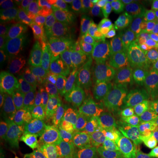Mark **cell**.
I'll list each match as a JSON object with an SVG mask.
<instances>
[{
	"mask_svg": "<svg viewBox=\"0 0 158 158\" xmlns=\"http://www.w3.org/2000/svg\"><path fill=\"white\" fill-rule=\"evenodd\" d=\"M114 158H135L133 154L131 153L127 152V151H124V150H117L116 152V155Z\"/></svg>",
	"mask_w": 158,
	"mask_h": 158,
	"instance_id": "cell-33",
	"label": "cell"
},
{
	"mask_svg": "<svg viewBox=\"0 0 158 158\" xmlns=\"http://www.w3.org/2000/svg\"><path fill=\"white\" fill-rule=\"evenodd\" d=\"M106 27L114 42L135 50L147 46L150 39V30L138 21L127 20L105 14Z\"/></svg>",
	"mask_w": 158,
	"mask_h": 158,
	"instance_id": "cell-7",
	"label": "cell"
},
{
	"mask_svg": "<svg viewBox=\"0 0 158 158\" xmlns=\"http://www.w3.org/2000/svg\"><path fill=\"white\" fill-rule=\"evenodd\" d=\"M105 14L132 21H137L138 19L135 8L127 0H113L112 5L105 11Z\"/></svg>",
	"mask_w": 158,
	"mask_h": 158,
	"instance_id": "cell-22",
	"label": "cell"
},
{
	"mask_svg": "<svg viewBox=\"0 0 158 158\" xmlns=\"http://www.w3.org/2000/svg\"><path fill=\"white\" fill-rule=\"evenodd\" d=\"M64 59L69 77L80 87L86 84L95 85V77L90 67L88 53L78 52L68 44L59 51Z\"/></svg>",
	"mask_w": 158,
	"mask_h": 158,
	"instance_id": "cell-10",
	"label": "cell"
},
{
	"mask_svg": "<svg viewBox=\"0 0 158 158\" xmlns=\"http://www.w3.org/2000/svg\"><path fill=\"white\" fill-rule=\"evenodd\" d=\"M0 158H34L27 148L17 143L6 141L1 144Z\"/></svg>",
	"mask_w": 158,
	"mask_h": 158,
	"instance_id": "cell-24",
	"label": "cell"
},
{
	"mask_svg": "<svg viewBox=\"0 0 158 158\" xmlns=\"http://www.w3.org/2000/svg\"><path fill=\"white\" fill-rule=\"evenodd\" d=\"M52 121L48 113L38 110L34 113L18 116L14 140L18 145L25 148L38 146L49 133Z\"/></svg>",
	"mask_w": 158,
	"mask_h": 158,
	"instance_id": "cell-6",
	"label": "cell"
},
{
	"mask_svg": "<svg viewBox=\"0 0 158 158\" xmlns=\"http://www.w3.org/2000/svg\"><path fill=\"white\" fill-rule=\"evenodd\" d=\"M53 51L41 46H32L23 49L18 58L12 74L15 80L27 77L48 69L55 62Z\"/></svg>",
	"mask_w": 158,
	"mask_h": 158,
	"instance_id": "cell-8",
	"label": "cell"
},
{
	"mask_svg": "<svg viewBox=\"0 0 158 158\" xmlns=\"http://www.w3.org/2000/svg\"><path fill=\"white\" fill-rule=\"evenodd\" d=\"M67 1L64 0H47L44 1L41 11L39 14V17L46 19L49 23H52L57 12Z\"/></svg>",
	"mask_w": 158,
	"mask_h": 158,
	"instance_id": "cell-27",
	"label": "cell"
},
{
	"mask_svg": "<svg viewBox=\"0 0 158 158\" xmlns=\"http://www.w3.org/2000/svg\"><path fill=\"white\" fill-rule=\"evenodd\" d=\"M113 42V39L106 27L91 35V43L88 51L90 65L101 59Z\"/></svg>",
	"mask_w": 158,
	"mask_h": 158,
	"instance_id": "cell-16",
	"label": "cell"
},
{
	"mask_svg": "<svg viewBox=\"0 0 158 158\" xmlns=\"http://www.w3.org/2000/svg\"><path fill=\"white\" fill-rule=\"evenodd\" d=\"M29 6H31L32 10L36 12H39V14L41 11L42 9V6L44 4V1H39V0H32V1H29L28 2Z\"/></svg>",
	"mask_w": 158,
	"mask_h": 158,
	"instance_id": "cell-32",
	"label": "cell"
},
{
	"mask_svg": "<svg viewBox=\"0 0 158 158\" xmlns=\"http://www.w3.org/2000/svg\"><path fill=\"white\" fill-rule=\"evenodd\" d=\"M12 72H0V98L1 100L10 102L11 90L14 84Z\"/></svg>",
	"mask_w": 158,
	"mask_h": 158,
	"instance_id": "cell-28",
	"label": "cell"
},
{
	"mask_svg": "<svg viewBox=\"0 0 158 158\" xmlns=\"http://www.w3.org/2000/svg\"><path fill=\"white\" fill-rule=\"evenodd\" d=\"M34 158H48L45 156V154L42 152L40 149L39 150H37L36 152H35V156H34Z\"/></svg>",
	"mask_w": 158,
	"mask_h": 158,
	"instance_id": "cell-35",
	"label": "cell"
},
{
	"mask_svg": "<svg viewBox=\"0 0 158 158\" xmlns=\"http://www.w3.org/2000/svg\"><path fill=\"white\" fill-rule=\"evenodd\" d=\"M154 158H158V139H157V145H156V148L154 154Z\"/></svg>",
	"mask_w": 158,
	"mask_h": 158,
	"instance_id": "cell-36",
	"label": "cell"
},
{
	"mask_svg": "<svg viewBox=\"0 0 158 158\" xmlns=\"http://www.w3.org/2000/svg\"><path fill=\"white\" fill-rule=\"evenodd\" d=\"M38 17L36 28L34 32L32 42L36 45L41 46L49 49L60 51L64 46L67 45L65 40L58 36L53 26L46 19Z\"/></svg>",
	"mask_w": 158,
	"mask_h": 158,
	"instance_id": "cell-13",
	"label": "cell"
},
{
	"mask_svg": "<svg viewBox=\"0 0 158 158\" xmlns=\"http://www.w3.org/2000/svg\"><path fill=\"white\" fill-rule=\"evenodd\" d=\"M95 88L101 103L103 117L119 112L130 101L144 97L149 84L143 75L112 76L101 74L95 77Z\"/></svg>",
	"mask_w": 158,
	"mask_h": 158,
	"instance_id": "cell-1",
	"label": "cell"
},
{
	"mask_svg": "<svg viewBox=\"0 0 158 158\" xmlns=\"http://www.w3.org/2000/svg\"><path fill=\"white\" fill-rule=\"evenodd\" d=\"M85 99L80 85L72 81L65 92L56 119V127L62 133L82 132Z\"/></svg>",
	"mask_w": 158,
	"mask_h": 158,
	"instance_id": "cell-5",
	"label": "cell"
},
{
	"mask_svg": "<svg viewBox=\"0 0 158 158\" xmlns=\"http://www.w3.org/2000/svg\"><path fill=\"white\" fill-rule=\"evenodd\" d=\"M15 118H18V115L11 104L6 100L0 101V126L1 132H6L11 126Z\"/></svg>",
	"mask_w": 158,
	"mask_h": 158,
	"instance_id": "cell-25",
	"label": "cell"
},
{
	"mask_svg": "<svg viewBox=\"0 0 158 158\" xmlns=\"http://www.w3.org/2000/svg\"><path fill=\"white\" fill-rule=\"evenodd\" d=\"M145 98L146 95L139 98H135L127 103L119 110L120 116L123 118L126 123L132 128V130L139 136L142 143L147 139V135L141 116V109L143 106Z\"/></svg>",
	"mask_w": 158,
	"mask_h": 158,
	"instance_id": "cell-14",
	"label": "cell"
},
{
	"mask_svg": "<svg viewBox=\"0 0 158 158\" xmlns=\"http://www.w3.org/2000/svg\"><path fill=\"white\" fill-rule=\"evenodd\" d=\"M66 42L69 46L78 52L88 53L91 43V34L75 29L66 40Z\"/></svg>",
	"mask_w": 158,
	"mask_h": 158,
	"instance_id": "cell-23",
	"label": "cell"
},
{
	"mask_svg": "<svg viewBox=\"0 0 158 158\" xmlns=\"http://www.w3.org/2000/svg\"><path fill=\"white\" fill-rule=\"evenodd\" d=\"M106 27V23L105 19V12L102 11L98 13H89L81 16V19L76 29L92 35L105 28Z\"/></svg>",
	"mask_w": 158,
	"mask_h": 158,
	"instance_id": "cell-20",
	"label": "cell"
},
{
	"mask_svg": "<svg viewBox=\"0 0 158 158\" xmlns=\"http://www.w3.org/2000/svg\"><path fill=\"white\" fill-rule=\"evenodd\" d=\"M141 116L148 137H158V102L146 99L141 109Z\"/></svg>",
	"mask_w": 158,
	"mask_h": 158,
	"instance_id": "cell-18",
	"label": "cell"
},
{
	"mask_svg": "<svg viewBox=\"0 0 158 158\" xmlns=\"http://www.w3.org/2000/svg\"><path fill=\"white\" fill-rule=\"evenodd\" d=\"M116 152L117 150L106 147L98 141L90 158H114Z\"/></svg>",
	"mask_w": 158,
	"mask_h": 158,
	"instance_id": "cell-31",
	"label": "cell"
},
{
	"mask_svg": "<svg viewBox=\"0 0 158 158\" xmlns=\"http://www.w3.org/2000/svg\"><path fill=\"white\" fill-rule=\"evenodd\" d=\"M22 49L12 44H1L0 48V71L12 72Z\"/></svg>",
	"mask_w": 158,
	"mask_h": 158,
	"instance_id": "cell-21",
	"label": "cell"
},
{
	"mask_svg": "<svg viewBox=\"0 0 158 158\" xmlns=\"http://www.w3.org/2000/svg\"><path fill=\"white\" fill-rule=\"evenodd\" d=\"M53 85V72L46 69L39 73L14 81L10 103L18 116L34 113L45 102Z\"/></svg>",
	"mask_w": 158,
	"mask_h": 158,
	"instance_id": "cell-2",
	"label": "cell"
},
{
	"mask_svg": "<svg viewBox=\"0 0 158 158\" xmlns=\"http://www.w3.org/2000/svg\"><path fill=\"white\" fill-rule=\"evenodd\" d=\"M158 137H148L141 144L135 158H154V154L157 145Z\"/></svg>",
	"mask_w": 158,
	"mask_h": 158,
	"instance_id": "cell-29",
	"label": "cell"
},
{
	"mask_svg": "<svg viewBox=\"0 0 158 158\" xmlns=\"http://www.w3.org/2000/svg\"><path fill=\"white\" fill-rule=\"evenodd\" d=\"M40 150L48 158H72L71 153L63 145L59 135H52L48 137Z\"/></svg>",
	"mask_w": 158,
	"mask_h": 158,
	"instance_id": "cell-19",
	"label": "cell"
},
{
	"mask_svg": "<svg viewBox=\"0 0 158 158\" xmlns=\"http://www.w3.org/2000/svg\"><path fill=\"white\" fill-rule=\"evenodd\" d=\"M76 6L78 13L83 16L85 14L89 13H98L102 12V10L97 6L95 1H90V0H78L76 1Z\"/></svg>",
	"mask_w": 158,
	"mask_h": 158,
	"instance_id": "cell-30",
	"label": "cell"
},
{
	"mask_svg": "<svg viewBox=\"0 0 158 158\" xmlns=\"http://www.w3.org/2000/svg\"><path fill=\"white\" fill-rule=\"evenodd\" d=\"M85 99V109L82 133L93 142L99 141V131L103 118L101 103L97 94L95 85L86 84L81 87Z\"/></svg>",
	"mask_w": 158,
	"mask_h": 158,
	"instance_id": "cell-9",
	"label": "cell"
},
{
	"mask_svg": "<svg viewBox=\"0 0 158 158\" xmlns=\"http://www.w3.org/2000/svg\"><path fill=\"white\" fill-rule=\"evenodd\" d=\"M131 6H139V7H142L146 4L145 0H127Z\"/></svg>",
	"mask_w": 158,
	"mask_h": 158,
	"instance_id": "cell-34",
	"label": "cell"
},
{
	"mask_svg": "<svg viewBox=\"0 0 158 158\" xmlns=\"http://www.w3.org/2000/svg\"><path fill=\"white\" fill-rule=\"evenodd\" d=\"M38 17L30 15L13 19H1L0 38L4 44H17L28 41L31 43Z\"/></svg>",
	"mask_w": 158,
	"mask_h": 158,
	"instance_id": "cell-11",
	"label": "cell"
},
{
	"mask_svg": "<svg viewBox=\"0 0 158 158\" xmlns=\"http://www.w3.org/2000/svg\"><path fill=\"white\" fill-rule=\"evenodd\" d=\"M99 141L114 150H124L134 154L142 141L120 116L119 112L103 117L99 131Z\"/></svg>",
	"mask_w": 158,
	"mask_h": 158,
	"instance_id": "cell-4",
	"label": "cell"
},
{
	"mask_svg": "<svg viewBox=\"0 0 158 158\" xmlns=\"http://www.w3.org/2000/svg\"><path fill=\"white\" fill-rule=\"evenodd\" d=\"M141 62V56L138 51L113 41L101 59L90 67L94 77L101 74L135 76L143 75Z\"/></svg>",
	"mask_w": 158,
	"mask_h": 158,
	"instance_id": "cell-3",
	"label": "cell"
},
{
	"mask_svg": "<svg viewBox=\"0 0 158 158\" xmlns=\"http://www.w3.org/2000/svg\"><path fill=\"white\" fill-rule=\"evenodd\" d=\"M59 136L63 145L70 153H78L85 157L90 158L98 142H93L82 133H60Z\"/></svg>",
	"mask_w": 158,
	"mask_h": 158,
	"instance_id": "cell-15",
	"label": "cell"
},
{
	"mask_svg": "<svg viewBox=\"0 0 158 158\" xmlns=\"http://www.w3.org/2000/svg\"><path fill=\"white\" fill-rule=\"evenodd\" d=\"M80 19L81 15L77 9L76 1H67L60 8L51 25L57 35L66 40L76 29Z\"/></svg>",
	"mask_w": 158,
	"mask_h": 158,
	"instance_id": "cell-12",
	"label": "cell"
},
{
	"mask_svg": "<svg viewBox=\"0 0 158 158\" xmlns=\"http://www.w3.org/2000/svg\"><path fill=\"white\" fill-rule=\"evenodd\" d=\"M141 18L148 26L158 27V0H147L141 7Z\"/></svg>",
	"mask_w": 158,
	"mask_h": 158,
	"instance_id": "cell-26",
	"label": "cell"
},
{
	"mask_svg": "<svg viewBox=\"0 0 158 158\" xmlns=\"http://www.w3.org/2000/svg\"><path fill=\"white\" fill-rule=\"evenodd\" d=\"M23 0H2L0 2L1 19H13L33 15L32 8Z\"/></svg>",
	"mask_w": 158,
	"mask_h": 158,
	"instance_id": "cell-17",
	"label": "cell"
}]
</instances>
